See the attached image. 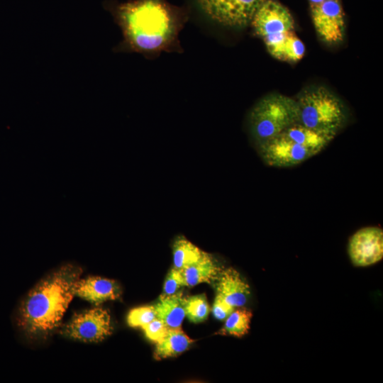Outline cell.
<instances>
[{
  "label": "cell",
  "instance_id": "7c38bea8",
  "mask_svg": "<svg viewBox=\"0 0 383 383\" xmlns=\"http://www.w3.org/2000/svg\"><path fill=\"white\" fill-rule=\"evenodd\" d=\"M73 292L74 295L95 304L116 299L121 294L119 286L114 280L96 277L77 280Z\"/></svg>",
  "mask_w": 383,
  "mask_h": 383
},
{
  "label": "cell",
  "instance_id": "9c48e42d",
  "mask_svg": "<svg viewBox=\"0 0 383 383\" xmlns=\"http://www.w3.org/2000/svg\"><path fill=\"white\" fill-rule=\"evenodd\" d=\"M111 316L100 307L76 314L65 327L67 336L83 342H99L112 333Z\"/></svg>",
  "mask_w": 383,
  "mask_h": 383
},
{
  "label": "cell",
  "instance_id": "52a82bcc",
  "mask_svg": "<svg viewBox=\"0 0 383 383\" xmlns=\"http://www.w3.org/2000/svg\"><path fill=\"white\" fill-rule=\"evenodd\" d=\"M267 0H198L211 18L225 26L243 27Z\"/></svg>",
  "mask_w": 383,
  "mask_h": 383
},
{
  "label": "cell",
  "instance_id": "ac0fdd59",
  "mask_svg": "<svg viewBox=\"0 0 383 383\" xmlns=\"http://www.w3.org/2000/svg\"><path fill=\"white\" fill-rule=\"evenodd\" d=\"M185 316L192 323L204 321L209 313V305L204 294L185 297Z\"/></svg>",
  "mask_w": 383,
  "mask_h": 383
},
{
  "label": "cell",
  "instance_id": "ba28073f",
  "mask_svg": "<svg viewBox=\"0 0 383 383\" xmlns=\"http://www.w3.org/2000/svg\"><path fill=\"white\" fill-rule=\"evenodd\" d=\"M312 22L318 37L329 44L343 40L345 18L341 0H308Z\"/></svg>",
  "mask_w": 383,
  "mask_h": 383
},
{
  "label": "cell",
  "instance_id": "8992f818",
  "mask_svg": "<svg viewBox=\"0 0 383 383\" xmlns=\"http://www.w3.org/2000/svg\"><path fill=\"white\" fill-rule=\"evenodd\" d=\"M249 121L256 145H261L297 123L296 99L281 94L265 96L251 110Z\"/></svg>",
  "mask_w": 383,
  "mask_h": 383
},
{
  "label": "cell",
  "instance_id": "e0dca14e",
  "mask_svg": "<svg viewBox=\"0 0 383 383\" xmlns=\"http://www.w3.org/2000/svg\"><path fill=\"white\" fill-rule=\"evenodd\" d=\"M252 316V312L247 309H234L226 318L224 326L218 333L221 335L243 337L248 333Z\"/></svg>",
  "mask_w": 383,
  "mask_h": 383
},
{
  "label": "cell",
  "instance_id": "44dd1931",
  "mask_svg": "<svg viewBox=\"0 0 383 383\" xmlns=\"http://www.w3.org/2000/svg\"><path fill=\"white\" fill-rule=\"evenodd\" d=\"M183 285V279L179 269L172 267L168 272L165 281L163 293L161 295L173 294Z\"/></svg>",
  "mask_w": 383,
  "mask_h": 383
},
{
  "label": "cell",
  "instance_id": "3957f363",
  "mask_svg": "<svg viewBox=\"0 0 383 383\" xmlns=\"http://www.w3.org/2000/svg\"><path fill=\"white\" fill-rule=\"evenodd\" d=\"M250 23L273 57L296 62L304 57L305 45L296 33L294 18L279 2L267 0L257 11Z\"/></svg>",
  "mask_w": 383,
  "mask_h": 383
},
{
  "label": "cell",
  "instance_id": "5bb4252c",
  "mask_svg": "<svg viewBox=\"0 0 383 383\" xmlns=\"http://www.w3.org/2000/svg\"><path fill=\"white\" fill-rule=\"evenodd\" d=\"M185 297L179 292L168 296L161 295L154 306L156 318L168 328H180L185 317Z\"/></svg>",
  "mask_w": 383,
  "mask_h": 383
},
{
  "label": "cell",
  "instance_id": "ffe728a7",
  "mask_svg": "<svg viewBox=\"0 0 383 383\" xmlns=\"http://www.w3.org/2000/svg\"><path fill=\"white\" fill-rule=\"evenodd\" d=\"M141 328L146 338L155 343L160 341L165 335L169 328L162 321L157 318L143 325Z\"/></svg>",
  "mask_w": 383,
  "mask_h": 383
},
{
  "label": "cell",
  "instance_id": "277c9868",
  "mask_svg": "<svg viewBox=\"0 0 383 383\" xmlns=\"http://www.w3.org/2000/svg\"><path fill=\"white\" fill-rule=\"evenodd\" d=\"M334 138L296 123L257 147L260 157L266 165L276 167H289L297 165L317 155Z\"/></svg>",
  "mask_w": 383,
  "mask_h": 383
},
{
  "label": "cell",
  "instance_id": "7402d4cb",
  "mask_svg": "<svg viewBox=\"0 0 383 383\" xmlns=\"http://www.w3.org/2000/svg\"><path fill=\"white\" fill-rule=\"evenodd\" d=\"M235 309V307L228 304L223 299L216 295L212 307V313L218 320L226 319Z\"/></svg>",
  "mask_w": 383,
  "mask_h": 383
},
{
  "label": "cell",
  "instance_id": "5b68a950",
  "mask_svg": "<svg viewBox=\"0 0 383 383\" xmlns=\"http://www.w3.org/2000/svg\"><path fill=\"white\" fill-rule=\"evenodd\" d=\"M297 123L314 131L335 137L346 122L342 101L323 87L309 88L295 98Z\"/></svg>",
  "mask_w": 383,
  "mask_h": 383
},
{
  "label": "cell",
  "instance_id": "8fae6325",
  "mask_svg": "<svg viewBox=\"0 0 383 383\" xmlns=\"http://www.w3.org/2000/svg\"><path fill=\"white\" fill-rule=\"evenodd\" d=\"M213 284L216 295L231 306L242 307L248 302L250 295V287L234 268H222Z\"/></svg>",
  "mask_w": 383,
  "mask_h": 383
},
{
  "label": "cell",
  "instance_id": "4fadbf2b",
  "mask_svg": "<svg viewBox=\"0 0 383 383\" xmlns=\"http://www.w3.org/2000/svg\"><path fill=\"white\" fill-rule=\"evenodd\" d=\"M179 270L182 277L183 285L193 287L203 282L213 284L222 268L210 254L205 252L195 263Z\"/></svg>",
  "mask_w": 383,
  "mask_h": 383
},
{
  "label": "cell",
  "instance_id": "7a4b0ae2",
  "mask_svg": "<svg viewBox=\"0 0 383 383\" xmlns=\"http://www.w3.org/2000/svg\"><path fill=\"white\" fill-rule=\"evenodd\" d=\"M80 269L62 267L39 282L21 303L17 325L27 335L47 333L57 327L74 294Z\"/></svg>",
  "mask_w": 383,
  "mask_h": 383
},
{
  "label": "cell",
  "instance_id": "6da1fadb",
  "mask_svg": "<svg viewBox=\"0 0 383 383\" xmlns=\"http://www.w3.org/2000/svg\"><path fill=\"white\" fill-rule=\"evenodd\" d=\"M109 9L122 31L121 48L150 53L168 50L177 43L182 20L162 0H130Z\"/></svg>",
  "mask_w": 383,
  "mask_h": 383
},
{
  "label": "cell",
  "instance_id": "9a60e30c",
  "mask_svg": "<svg viewBox=\"0 0 383 383\" xmlns=\"http://www.w3.org/2000/svg\"><path fill=\"white\" fill-rule=\"evenodd\" d=\"M194 342L180 328H169L165 335L156 343L154 358L176 357L186 351Z\"/></svg>",
  "mask_w": 383,
  "mask_h": 383
},
{
  "label": "cell",
  "instance_id": "30bf717a",
  "mask_svg": "<svg viewBox=\"0 0 383 383\" xmlns=\"http://www.w3.org/2000/svg\"><path fill=\"white\" fill-rule=\"evenodd\" d=\"M348 250L355 266L366 267L378 262L383 257L382 229L369 226L358 230L350 237Z\"/></svg>",
  "mask_w": 383,
  "mask_h": 383
},
{
  "label": "cell",
  "instance_id": "d6986e66",
  "mask_svg": "<svg viewBox=\"0 0 383 383\" xmlns=\"http://www.w3.org/2000/svg\"><path fill=\"white\" fill-rule=\"evenodd\" d=\"M156 318L153 306H145L131 309L127 316L131 327H141Z\"/></svg>",
  "mask_w": 383,
  "mask_h": 383
},
{
  "label": "cell",
  "instance_id": "2e32d148",
  "mask_svg": "<svg viewBox=\"0 0 383 383\" xmlns=\"http://www.w3.org/2000/svg\"><path fill=\"white\" fill-rule=\"evenodd\" d=\"M206 252L201 250L183 236L176 238L173 243L174 267L184 268L199 260Z\"/></svg>",
  "mask_w": 383,
  "mask_h": 383
}]
</instances>
